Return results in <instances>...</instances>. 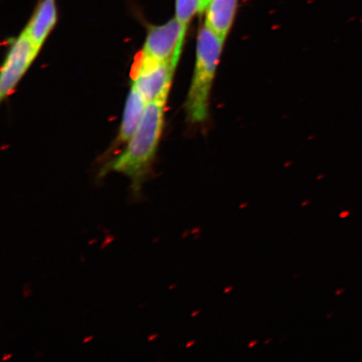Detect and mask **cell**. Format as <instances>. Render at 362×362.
Segmentation results:
<instances>
[{"instance_id":"obj_7","label":"cell","mask_w":362,"mask_h":362,"mask_svg":"<svg viewBox=\"0 0 362 362\" xmlns=\"http://www.w3.org/2000/svg\"><path fill=\"white\" fill-rule=\"evenodd\" d=\"M238 0H211L206 8L205 25L224 40L232 28Z\"/></svg>"},{"instance_id":"obj_9","label":"cell","mask_w":362,"mask_h":362,"mask_svg":"<svg viewBox=\"0 0 362 362\" xmlns=\"http://www.w3.org/2000/svg\"><path fill=\"white\" fill-rule=\"evenodd\" d=\"M203 11H205L203 0H176L175 19L187 28L192 18Z\"/></svg>"},{"instance_id":"obj_3","label":"cell","mask_w":362,"mask_h":362,"mask_svg":"<svg viewBox=\"0 0 362 362\" xmlns=\"http://www.w3.org/2000/svg\"><path fill=\"white\" fill-rule=\"evenodd\" d=\"M187 31V27L175 18L164 25L151 27L138 62H173L177 66Z\"/></svg>"},{"instance_id":"obj_4","label":"cell","mask_w":362,"mask_h":362,"mask_svg":"<svg viewBox=\"0 0 362 362\" xmlns=\"http://www.w3.org/2000/svg\"><path fill=\"white\" fill-rule=\"evenodd\" d=\"M176 65L173 62L142 63L134 67L132 86L147 103L168 98Z\"/></svg>"},{"instance_id":"obj_11","label":"cell","mask_w":362,"mask_h":362,"mask_svg":"<svg viewBox=\"0 0 362 362\" xmlns=\"http://www.w3.org/2000/svg\"><path fill=\"white\" fill-rule=\"evenodd\" d=\"M348 215H349V212H343V214H341L342 217H346Z\"/></svg>"},{"instance_id":"obj_1","label":"cell","mask_w":362,"mask_h":362,"mask_svg":"<svg viewBox=\"0 0 362 362\" xmlns=\"http://www.w3.org/2000/svg\"><path fill=\"white\" fill-rule=\"evenodd\" d=\"M166 102L148 103L141 123L128 141L124 152L110 163V169L129 176L139 182L146 174L156 156L164 125Z\"/></svg>"},{"instance_id":"obj_10","label":"cell","mask_w":362,"mask_h":362,"mask_svg":"<svg viewBox=\"0 0 362 362\" xmlns=\"http://www.w3.org/2000/svg\"><path fill=\"white\" fill-rule=\"evenodd\" d=\"M210 1H211V0H203L204 7H205V11H206V7L208 6V4H209Z\"/></svg>"},{"instance_id":"obj_6","label":"cell","mask_w":362,"mask_h":362,"mask_svg":"<svg viewBox=\"0 0 362 362\" xmlns=\"http://www.w3.org/2000/svg\"><path fill=\"white\" fill-rule=\"evenodd\" d=\"M57 21L56 0H40L33 18L25 29L38 51L56 25Z\"/></svg>"},{"instance_id":"obj_2","label":"cell","mask_w":362,"mask_h":362,"mask_svg":"<svg viewBox=\"0 0 362 362\" xmlns=\"http://www.w3.org/2000/svg\"><path fill=\"white\" fill-rule=\"evenodd\" d=\"M224 42L206 25L199 31L196 65L185 105L189 119L194 123L207 117L211 86Z\"/></svg>"},{"instance_id":"obj_5","label":"cell","mask_w":362,"mask_h":362,"mask_svg":"<svg viewBox=\"0 0 362 362\" xmlns=\"http://www.w3.org/2000/svg\"><path fill=\"white\" fill-rule=\"evenodd\" d=\"M39 52L25 30L13 40L0 72V99L2 101L16 88Z\"/></svg>"},{"instance_id":"obj_8","label":"cell","mask_w":362,"mask_h":362,"mask_svg":"<svg viewBox=\"0 0 362 362\" xmlns=\"http://www.w3.org/2000/svg\"><path fill=\"white\" fill-rule=\"evenodd\" d=\"M148 103L134 86L127 98L123 117H122L119 141L128 142L137 130L146 112Z\"/></svg>"}]
</instances>
